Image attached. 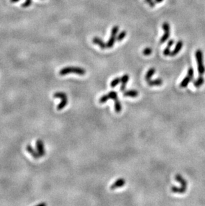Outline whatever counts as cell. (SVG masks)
Wrapping results in <instances>:
<instances>
[{
  "label": "cell",
  "instance_id": "1",
  "mask_svg": "<svg viewBox=\"0 0 205 206\" xmlns=\"http://www.w3.org/2000/svg\"><path fill=\"white\" fill-rule=\"evenodd\" d=\"M69 73H75L79 75H84L86 73V71L79 67H64L59 71L60 75H65Z\"/></svg>",
  "mask_w": 205,
  "mask_h": 206
},
{
  "label": "cell",
  "instance_id": "2",
  "mask_svg": "<svg viewBox=\"0 0 205 206\" xmlns=\"http://www.w3.org/2000/svg\"><path fill=\"white\" fill-rule=\"evenodd\" d=\"M195 56L196 62H197L198 73L200 76H202L205 73V66L203 64V54H202V51L200 50H196Z\"/></svg>",
  "mask_w": 205,
  "mask_h": 206
},
{
  "label": "cell",
  "instance_id": "3",
  "mask_svg": "<svg viewBox=\"0 0 205 206\" xmlns=\"http://www.w3.org/2000/svg\"><path fill=\"white\" fill-rule=\"evenodd\" d=\"M119 31V27L117 25H115L112 28L111 30V37L108 40L107 43V48H111L113 46H114L115 41H117V32Z\"/></svg>",
  "mask_w": 205,
  "mask_h": 206
},
{
  "label": "cell",
  "instance_id": "4",
  "mask_svg": "<svg viewBox=\"0 0 205 206\" xmlns=\"http://www.w3.org/2000/svg\"><path fill=\"white\" fill-rule=\"evenodd\" d=\"M163 28L164 29V33L162 36L161 39H160V43L163 44L169 38L170 36V25L167 22H164L163 24Z\"/></svg>",
  "mask_w": 205,
  "mask_h": 206
},
{
  "label": "cell",
  "instance_id": "5",
  "mask_svg": "<svg viewBox=\"0 0 205 206\" xmlns=\"http://www.w3.org/2000/svg\"><path fill=\"white\" fill-rule=\"evenodd\" d=\"M36 148H37V150L40 156L43 157L45 155V150L44 148L43 142L41 139H38L37 142H36Z\"/></svg>",
  "mask_w": 205,
  "mask_h": 206
},
{
  "label": "cell",
  "instance_id": "6",
  "mask_svg": "<svg viewBox=\"0 0 205 206\" xmlns=\"http://www.w3.org/2000/svg\"><path fill=\"white\" fill-rule=\"evenodd\" d=\"M125 184H126L125 179H124L123 178H119V179H117L115 183H113L111 186L110 189L112 190H114L115 189L123 187Z\"/></svg>",
  "mask_w": 205,
  "mask_h": 206
},
{
  "label": "cell",
  "instance_id": "7",
  "mask_svg": "<svg viewBox=\"0 0 205 206\" xmlns=\"http://www.w3.org/2000/svg\"><path fill=\"white\" fill-rule=\"evenodd\" d=\"M129 80V75H127V74H125V75H123L122 77H121V86L120 88L121 92H125L126 90V86H127V84Z\"/></svg>",
  "mask_w": 205,
  "mask_h": 206
},
{
  "label": "cell",
  "instance_id": "8",
  "mask_svg": "<svg viewBox=\"0 0 205 206\" xmlns=\"http://www.w3.org/2000/svg\"><path fill=\"white\" fill-rule=\"evenodd\" d=\"M183 46V42L181 41V40H180V41H179L178 42H177L176 45V46H175V48H174V50H172L171 52H170V56H176V54H178L179 53V52L181 51V49H182Z\"/></svg>",
  "mask_w": 205,
  "mask_h": 206
},
{
  "label": "cell",
  "instance_id": "9",
  "mask_svg": "<svg viewBox=\"0 0 205 206\" xmlns=\"http://www.w3.org/2000/svg\"><path fill=\"white\" fill-rule=\"evenodd\" d=\"M26 150L27 151V152H28L29 154H30L35 159H39V158H41V156H40V155L39 153H38V152L34 150L33 148L32 147L31 145H27Z\"/></svg>",
  "mask_w": 205,
  "mask_h": 206
},
{
  "label": "cell",
  "instance_id": "10",
  "mask_svg": "<svg viewBox=\"0 0 205 206\" xmlns=\"http://www.w3.org/2000/svg\"><path fill=\"white\" fill-rule=\"evenodd\" d=\"M93 42L95 44H96V45L99 46L102 50H104V49H105L107 48V44L105 43L101 38L98 37H94L93 39Z\"/></svg>",
  "mask_w": 205,
  "mask_h": 206
},
{
  "label": "cell",
  "instance_id": "11",
  "mask_svg": "<svg viewBox=\"0 0 205 206\" xmlns=\"http://www.w3.org/2000/svg\"><path fill=\"white\" fill-rule=\"evenodd\" d=\"M193 76H191V75H188L187 74V75L184 78V80H183L182 82H181V84H180L181 88H186V87L189 85V84L190 83V82L192 80V79H193Z\"/></svg>",
  "mask_w": 205,
  "mask_h": 206
},
{
  "label": "cell",
  "instance_id": "12",
  "mask_svg": "<svg viewBox=\"0 0 205 206\" xmlns=\"http://www.w3.org/2000/svg\"><path fill=\"white\" fill-rule=\"evenodd\" d=\"M175 180L181 184L182 188L187 189V182H186V180L180 175V174H177V175H176V176H175Z\"/></svg>",
  "mask_w": 205,
  "mask_h": 206
},
{
  "label": "cell",
  "instance_id": "13",
  "mask_svg": "<svg viewBox=\"0 0 205 206\" xmlns=\"http://www.w3.org/2000/svg\"><path fill=\"white\" fill-rule=\"evenodd\" d=\"M123 95L125 97H136L138 95V92L136 90H128L123 92Z\"/></svg>",
  "mask_w": 205,
  "mask_h": 206
},
{
  "label": "cell",
  "instance_id": "14",
  "mask_svg": "<svg viewBox=\"0 0 205 206\" xmlns=\"http://www.w3.org/2000/svg\"><path fill=\"white\" fill-rule=\"evenodd\" d=\"M174 43V39H171V40H170V41H168V44H167V46H166V48L164 49L163 51V54L164 55V56H169L170 52H170V49L172 46V45H173Z\"/></svg>",
  "mask_w": 205,
  "mask_h": 206
},
{
  "label": "cell",
  "instance_id": "15",
  "mask_svg": "<svg viewBox=\"0 0 205 206\" xmlns=\"http://www.w3.org/2000/svg\"><path fill=\"white\" fill-rule=\"evenodd\" d=\"M163 80L161 79H157L155 80H149L148 83V85L150 86H160L163 84Z\"/></svg>",
  "mask_w": 205,
  "mask_h": 206
},
{
  "label": "cell",
  "instance_id": "16",
  "mask_svg": "<svg viewBox=\"0 0 205 206\" xmlns=\"http://www.w3.org/2000/svg\"><path fill=\"white\" fill-rule=\"evenodd\" d=\"M204 80L203 77L200 75L199 77H198V79L194 82L193 84H194V86H195V88H200L201 86H202V84H204Z\"/></svg>",
  "mask_w": 205,
  "mask_h": 206
},
{
  "label": "cell",
  "instance_id": "17",
  "mask_svg": "<svg viewBox=\"0 0 205 206\" xmlns=\"http://www.w3.org/2000/svg\"><path fill=\"white\" fill-rule=\"evenodd\" d=\"M155 73V68H151L149 69V71H147V73L145 75V80L147 82H149V80H151V78L153 77V75Z\"/></svg>",
  "mask_w": 205,
  "mask_h": 206
},
{
  "label": "cell",
  "instance_id": "18",
  "mask_svg": "<svg viewBox=\"0 0 205 206\" xmlns=\"http://www.w3.org/2000/svg\"><path fill=\"white\" fill-rule=\"evenodd\" d=\"M67 103H68V99H67V98L62 99H61V102L58 104V105H57V109H58V110H61V109H63V108L65 107V106L67 105Z\"/></svg>",
  "mask_w": 205,
  "mask_h": 206
},
{
  "label": "cell",
  "instance_id": "19",
  "mask_svg": "<svg viewBox=\"0 0 205 206\" xmlns=\"http://www.w3.org/2000/svg\"><path fill=\"white\" fill-rule=\"evenodd\" d=\"M186 190H187V189L182 188V187H181V188H177V187L173 186L171 188V191L172 192L178 193V194H184V193L186 192Z\"/></svg>",
  "mask_w": 205,
  "mask_h": 206
},
{
  "label": "cell",
  "instance_id": "20",
  "mask_svg": "<svg viewBox=\"0 0 205 206\" xmlns=\"http://www.w3.org/2000/svg\"><path fill=\"white\" fill-rule=\"evenodd\" d=\"M121 109H122V106H121L119 99L117 98L115 100V110L116 113H120Z\"/></svg>",
  "mask_w": 205,
  "mask_h": 206
},
{
  "label": "cell",
  "instance_id": "21",
  "mask_svg": "<svg viewBox=\"0 0 205 206\" xmlns=\"http://www.w3.org/2000/svg\"><path fill=\"white\" fill-rule=\"evenodd\" d=\"M53 97H55V98H59V99H64V98H67V96L66 95L65 93L64 92H57L53 94Z\"/></svg>",
  "mask_w": 205,
  "mask_h": 206
},
{
  "label": "cell",
  "instance_id": "22",
  "mask_svg": "<svg viewBox=\"0 0 205 206\" xmlns=\"http://www.w3.org/2000/svg\"><path fill=\"white\" fill-rule=\"evenodd\" d=\"M120 82H121V78H116L111 82V88H115L117 85L120 84Z\"/></svg>",
  "mask_w": 205,
  "mask_h": 206
},
{
  "label": "cell",
  "instance_id": "23",
  "mask_svg": "<svg viewBox=\"0 0 205 206\" xmlns=\"http://www.w3.org/2000/svg\"><path fill=\"white\" fill-rule=\"evenodd\" d=\"M126 35H127V32H126L125 31H121V32L117 36V41H121L125 37Z\"/></svg>",
  "mask_w": 205,
  "mask_h": 206
},
{
  "label": "cell",
  "instance_id": "24",
  "mask_svg": "<svg viewBox=\"0 0 205 206\" xmlns=\"http://www.w3.org/2000/svg\"><path fill=\"white\" fill-rule=\"evenodd\" d=\"M109 97V99H111L113 100H115L118 98V95H117V93L116 92H114V91H112V92H110L108 93Z\"/></svg>",
  "mask_w": 205,
  "mask_h": 206
},
{
  "label": "cell",
  "instance_id": "25",
  "mask_svg": "<svg viewBox=\"0 0 205 206\" xmlns=\"http://www.w3.org/2000/svg\"><path fill=\"white\" fill-rule=\"evenodd\" d=\"M109 99V97L108 94L104 95L99 99V103H105L107 101H108Z\"/></svg>",
  "mask_w": 205,
  "mask_h": 206
},
{
  "label": "cell",
  "instance_id": "26",
  "mask_svg": "<svg viewBox=\"0 0 205 206\" xmlns=\"http://www.w3.org/2000/svg\"><path fill=\"white\" fill-rule=\"evenodd\" d=\"M151 53H152V50L149 48H145L144 49V50L143 51V54L145 56H149V55L151 54Z\"/></svg>",
  "mask_w": 205,
  "mask_h": 206
},
{
  "label": "cell",
  "instance_id": "27",
  "mask_svg": "<svg viewBox=\"0 0 205 206\" xmlns=\"http://www.w3.org/2000/svg\"><path fill=\"white\" fill-rule=\"evenodd\" d=\"M32 0H25V1L23 3L21 6L23 7H27L31 5Z\"/></svg>",
  "mask_w": 205,
  "mask_h": 206
},
{
  "label": "cell",
  "instance_id": "28",
  "mask_svg": "<svg viewBox=\"0 0 205 206\" xmlns=\"http://www.w3.org/2000/svg\"><path fill=\"white\" fill-rule=\"evenodd\" d=\"M155 3H156V2L155 1H151V2H149V5H150L151 6V7H154V6H155Z\"/></svg>",
  "mask_w": 205,
  "mask_h": 206
},
{
  "label": "cell",
  "instance_id": "29",
  "mask_svg": "<svg viewBox=\"0 0 205 206\" xmlns=\"http://www.w3.org/2000/svg\"><path fill=\"white\" fill-rule=\"evenodd\" d=\"M19 1H20V0H10L12 3H16V2H18Z\"/></svg>",
  "mask_w": 205,
  "mask_h": 206
},
{
  "label": "cell",
  "instance_id": "30",
  "mask_svg": "<svg viewBox=\"0 0 205 206\" xmlns=\"http://www.w3.org/2000/svg\"><path fill=\"white\" fill-rule=\"evenodd\" d=\"M37 205H39V206H45L46 205V203H39V204H37Z\"/></svg>",
  "mask_w": 205,
  "mask_h": 206
},
{
  "label": "cell",
  "instance_id": "31",
  "mask_svg": "<svg viewBox=\"0 0 205 206\" xmlns=\"http://www.w3.org/2000/svg\"><path fill=\"white\" fill-rule=\"evenodd\" d=\"M163 0H155V1L156 3H161V2L163 1Z\"/></svg>",
  "mask_w": 205,
  "mask_h": 206
},
{
  "label": "cell",
  "instance_id": "32",
  "mask_svg": "<svg viewBox=\"0 0 205 206\" xmlns=\"http://www.w3.org/2000/svg\"><path fill=\"white\" fill-rule=\"evenodd\" d=\"M145 1H146V2H147V3H149V2H151V1H153V0H145Z\"/></svg>",
  "mask_w": 205,
  "mask_h": 206
}]
</instances>
